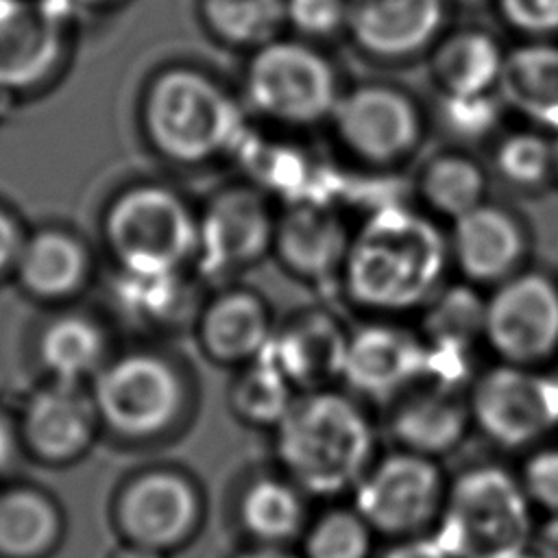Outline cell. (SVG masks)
<instances>
[{
    "mask_svg": "<svg viewBox=\"0 0 558 558\" xmlns=\"http://www.w3.org/2000/svg\"><path fill=\"white\" fill-rule=\"evenodd\" d=\"M427 351L403 318L366 316L349 327L340 384L364 403L388 405L425 377Z\"/></svg>",
    "mask_w": 558,
    "mask_h": 558,
    "instance_id": "15",
    "label": "cell"
},
{
    "mask_svg": "<svg viewBox=\"0 0 558 558\" xmlns=\"http://www.w3.org/2000/svg\"><path fill=\"white\" fill-rule=\"evenodd\" d=\"M207 283L194 268L172 272H113L109 301L135 331L157 338L192 333Z\"/></svg>",
    "mask_w": 558,
    "mask_h": 558,
    "instance_id": "19",
    "label": "cell"
},
{
    "mask_svg": "<svg viewBox=\"0 0 558 558\" xmlns=\"http://www.w3.org/2000/svg\"><path fill=\"white\" fill-rule=\"evenodd\" d=\"M207 501L198 480L181 466L159 464L129 475L113 497V525L122 543L163 554L187 547L201 532Z\"/></svg>",
    "mask_w": 558,
    "mask_h": 558,
    "instance_id": "11",
    "label": "cell"
},
{
    "mask_svg": "<svg viewBox=\"0 0 558 558\" xmlns=\"http://www.w3.org/2000/svg\"><path fill=\"white\" fill-rule=\"evenodd\" d=\"M429 129V111L416 94L395 81L366 78L347 83L325 131L347 166L399 172L418 155Z\"/></svg>",
    "mask_w": 558,
    "mask_h": 558,
    "instance_id": "8",
    "label": "cell"
},
{
    "mask_svg": "<svg viewBox=\"0 0 558 558\" xmlns=\"http://www.w3.org/2000/svg\"><path fill=\"white\" fill-rule=\"evenodd\" d=\"M449 4L451 2H456V4H462V7H473V4H482V2H486V0H447Z\"/></svg>",
    "mask_w": 558,
    "mask_h": 558,
    "instance_id": "49",
    "label": "cell"
},
{
    "mask_svg": "<svg viewBox=\"0 0 558 558\" xmlns=\"http://www.w3.org/2000/svg\"><path fill=\"white\" fill-rule=\"evenodd\" d=\"M469 390L421 379L386 405V432L395 447L442 460L473 432Z\"/></svg>",
    "mask_w": 558,
    "mask_h": 558,
    "instance_id": "21",
    "label": "cell"
},
{
    "mask_svg": "<svg viewBox=\"0 0 558 558\" xmlns=\"http://www.w3.org/2000/svg\"><path fill=\"white\" fill-rule=\"evenodd\" d=\"M484 349L495 362L541 368L558 357V279L525 266L486 292Z\"/></svg>",
    "mask_w": 558,
    "mask_h": 558,
    "instance_id": "13",
    "label": "cell"
},
{
    "mask_svg": "<svg viewBox=\"0 0 558 558\" xmlns=\"http://www.w3.org/2000/svg\"><path fill=\"white\" fill-rule=\"evenodd\" d=\"M22 242H24V233L17 220L7 209L0 207V275H4L15 266Z\"/></svg>",
    "mask_w": 558,
    "mask_h": 558,
    "instance_id": "41",
    "label": "cell"
},
{
    "mask_svg": "<svg viewBox=\"0 0 558 558\" xmlns=\"http://www.w3.org/2000/svg\"><path fill=\"white\" fill-rule=\"evenodd\" d=\"M63 536L57 501L33 486L0 488V558H46Z\"/></svg>",
    "mask_w": 558,
    "mask_h": 558,
    "instance_id": "30",
    "label": "cell"
},
{
    "mask_svg": "<svg viewBox=\"0 0 558 558\" xmlns=\"http://www.w3.org/2000/svg\"><path fill=\"white\" fill-rule=\"evenodd\" d=\"M13 270L22 288L44 301L76 294L92 270L85 244L63 229H41L24 235Z\"/></svg>",
    "mask_w": 558,
    "mask_h": 558,
    "instance_id": "29",
    "label": "cell"
},
{
    "mask_svg": "<svg viewBox=\"0 0 558 558\" xmlns=\"http://www.w3.org/2000/svg\"><path fill=\"white\" fill-rule=\"evenodd\" d=\"M270 442L275 469L327 501L351 495L379 453L368 403L338 386L299 392Z\"/></svg>",
    "mask_w": 558,
    "mask_h": 558,
    "instance_id": "3",
    "label": "cell"
},
{
    "mask_svg": "<svg viewBox=\"0 0 558 558\" xmlns=\"http://www.w3.org/2000/svg\"><path fill=\"white\" fill-rule=\"evenodd\" d=\"M532 547L543 558H558V512L543 514V519L536 521Z\"/></svg>",
    "mask_w": 558,
    "mask_h": 558,
    "instance_id": "42",
    "label": "cell"
},
{
    "mask_svg": "<svg viewBox=\"0 0 558 558\" xmlns=\"http://www.w3.org/2000/svg\"><path fill=\"white\" fill-rule=\"evenodd\" d=\"M536 521L517 469L488 460L449 477L432 532L451 558H514L532 547Z\"/></svg>",
    "mask_w": 558,
    "mask_h": 558,
    "instance_id": "6",
    "label": "cell"
},
{
    "mask_svg": "<svg viewBox=\"0 0 558 558\" xmlns=\"http://www.w3.org/2000/svg\"><path fill=\"white\" fill-rule=\"evenodd\" d=\"M447 0H351L347 41L377 65L425 61L447 31Z\"/></svg>",
    "mask_w": 558,
    "mask_h": 558,
    "instance_id": "16",
    "label": "cell"
},
{
    "mask_svg": "<svg viewBox=\"0 0 558 558\" xmlns=\"http://www.w3.org/2000/svg\"><path fill=\"white\" fill-rule=\"evenodd\" d=\"M100 427L122 442H159L185 427L194 410L187 366L163 349L142 347L111 355L89 388Z\"/></svg>",
    "mask_w": 558,
    "mask_h": 558,
    "instance_id": "5",
    "label": "cell"
},
{
    "mask_svg": "<svg viewBox=\"0 0 558 558\" xmlns=\"http://www.w3.org/2000/svg\"><path fill=\"white\" fill-rule=\"evenodd\" d=\"M506 113L508 109L497 92L482 96L436 94L429 124L442 133L449 146L473 150L480 144H490L504 131Z\"/></svg>",
    "mask_w": 558,
    "mask_h": 558,
    "instance_id": "35",
    "label": "cell"
},
{
    "mask_svg": "<svg viewBox=\"0 0 558 558\" xmlns=\"http://www.w3.org/2000/svg\"><path fill=\"white\" fill-rule=\"evenodd\" d=\"M68 13L52 0H0V92H26L61 63Z\"/></svg>",
    "mask_w": 558,
    "mask_h": 558,
    "instance_id": "20",
    "label": "cell"
},
{
    "mask_svg": "<svg viewBox=\"0 0 558 558\" xmlns=\"http://www.w3.org/2000/svg\"><path fill=\"white\" fill-rule=\"evenodd\" d=\"M517 473L536 512H558V440H545L527 449Z\"/></svg>",
    "mask_w": 558,
    "mask_h": 558,
    "instance_id": "38",
    "label": "cell"
},
{
    "mask_svg": "<svg viewBox=\"0 0 558 558\" xmlns=\"http://www.w3.org/2000/svg\"><path fill=\"white\" fill-rule=\"evenodd\" d=\"M109 558H170L163 551L150 549V547H142V545H133V543H120Z\"/></svg>",
    "mask_w": 558,
    "mask_h": 558,
    "instance_id": "45",
    "label": "cell"
},
{
    "mask_svg": "<svg viewBox=\"0 0 558 558\" xmlns=\"http://www.w3.org/2000/svg\"><path fill=\"white\" fill-rule=\"evenodd\" d=\"M473 432L501 451H521L549 440L558 429V375L493 362L469 386Z\"/></svg>",
    "mask_w": 558,
    "mask_h": 558,
    "instance_id": "10",
    "label": "cell"
},
{
    "mask_svg": "<svg viewBox=\"0 0 558 558\" xmlns=\"http://www.w3.org/2000/svg\"><path fill=\"white\" fill-rule=\"evenodd\" d=\"M349 327L327 307H307L277 323L268 357L296 392L340 384Z\"/></svg>",
    "mask_w": 558,
    "mask_h": 558,
    "instance_id": "23",
    "label": "cell"
},
{
    "mask_svg": "<svg viewBox=\"0 0 558 558\" xmlns=\"http://www.w3.org/2000/svg\"><path fill=\"white\" fill-rule=\"evenodd\" d=\"M377 558H451L434 532L403 536L390 541V545Z\"/></svg>",
    "mask_w": 558,
    "mask_h": 558,
    "instance_id": "40",
    "label": "cell"
},
{
    "mask_svg": "<svg viewBox=\"0 0 558 558\" xmlns=\"http://www.w3.org/2000/svg\"><path fill=\"white\" fill-rule=\"evenodd\" d=\"M277 211L279 205L244 177L211 190L198 203V277L216 288L262 266L272 253Z\"/></svg>",
    "mask_w": 558,
    "mask_h": 558,
    "instance_id": "9",
    "label": "cell"
},
{
    "mask_svg": "<svg viewBox=\"0 0 558 558\" xmlns=\"http://www.w3.org/2000/svg\"><path fill=\"white\" fill-rule=\"evenodd\" d=\"M37 353L52 381L63 384L92 379L111 357L102 325L83 314H63L50 320L41 329Z\"/></svg>",
    "mask_w": 558,
    "mask_h": 558,
    "instance_id": "31",
    "label": "cell"
},
{
    "mask_svg": "<svg viewBox=\"0 0 558 558\" xmlns=\"http://www.w3.org/2000/svg\"><path fill=\"white\" fill-rule=\"evenodd\" d=\"M196 9L209 39L242 54L286 33L283 0H198Z\"/></svg>",
    "mask_w": 558,
    "mask_h": 558,
    "instance_id": "32",
    "label": "cell"
},
{
    "mask_svg": "<svg viewBox=\"0 0 558 558\" xmlns=\"http://www.w3.org/2000/svg\"><path fill=\"white\" fill-rule=\"evenodd\" d=\"M449 475L440 460L399 447L377 453L351 490V506L377 536L403 538L432 532L447 495Z\"/></svg>",
    "mask_w": 558,
    "mask_h": 558,
    "instance_id": "12",
    "label": "cell"
},
{
    "mask_svg": "<svg viewBox=\"0 0 558 558\" xmlns=\"http://www.w3.org/2000/svg\"><path fill=\"white\" fill-rule=\"evenodd\" d=\"M275 329L277 318L268 299L233 281L205 294L192 336L209 364L238 371L268 353Z\"/></svg>",
    "mask_w": 558,
    "mask_h": 558,
    "instance_id": "18",
    "label": "cell"
},
{
    "mask_svg": "<svg viewBox=\"0 0 558 558\" xmlns=\"http://www.w3.org/2000/svg\"><path fill=\"white\" fill-rule=\"evenodd\" d=\"M517 41L558 39V0H490Z\"/></svg>",
    "mask_w": 558,
    "mask_h": 558,
    "instance_id": "39",
    "label": "cell"
},
{
    "mask_svg": "<svg viewBox=\"0 0 558 558\" xmlns=\"http://www.w3.org/2000/svg\"><path fill=\"white\" fill-rule=\"evenodd\" d=\"M447 240L451 270L460 281L484 292L527 266V222L519 211L493 198L453 220Z\"/></svg>",
    "mask_w": 558,
    "mask_h": 558,
    "instance_id": "17",
    "label": "cell"
},
{
    "mask_svg": "<svg viewBox=\"0 0 558 558\" xmlns=\"http://www.w3.org/2000/svg\"><path fill=\"white\" fill-rule=\"evenodd\" d=\"M22 445L20 432L13 427V423L0 412V477L11 469L17 447Z\"/></svg>",
    "mask_w": 558,
    "mask_h": 558,
    "instance_id": "43",
    "label": "cell"
},
{
    "mask_svg": "<svg viewBox=\"0 0 558 558\" xmlns=\"http://www.w3.org/2000/svg\"><path fill=\"white\" fill-rule=\"evenodd\" d=\"M140 131L168 166L203 170L233 161L251 118L238 96L214 72L179 61L161 65L140 98Z\"/></svg>",
    "mask_w": 558,
    "mask_h": 558,
    "instance_id": "2",
    "label": "cell"
},
{
    "mask_svg": "<svg viewBox=\"0 0 558 558\" xmlns=\"http://www.w3.org/2000/svg\"><path fill=\"white\" fill-rule=\"evenodd\" d=\"M375 530L349 504H329L312 514L301 541L303 558H375Z\"/></svg>",
    "mask_w": 558,
    "mask_h": 558,
    "instance_id": "36",
    "label": "cell"
},
{
    "mask_svg": "<svg viewBox=\"0 0 558 558\" xmlns=\"http://www.w3.org/2000/svg\"><path fill=\"white\" fill-rule=\"evenodd\" d=\"M233 519L248 545L292 547L310 519V497L279 469L251 475L233 499Z\"/></svg>",
    "mask_w": 558,
    "mask_h": 558,
    "instance_id": "25",
    "label": "cell"
},
{
    "mask_svg": "<svg viewBox=\"0 0 558 558\" xmlns=\"http://www.w3.org/2000/svg\"><path fill=\"white\" fill-rule=\"evenodd\" d=\"M506 50L484 26L447 28L425 57L427 76L440 96H482L499 87Z\"/></svg>",
    "mask_w": 558,
    "mask_h": 558,
    "instance_id": "27",
    "label": "cell"
},
{
    "mask_svg": "<svg viewBox=\"0 0 558 558\" xmlns=\"http://www.w3.org/2000/svg\"><path fill=\"white\" fill-rule=\"evenodd\" d=\"M52 2L72 15L76 9H109L124 0H52Z\"/></svg>",
    "mask_w": 558,
    "mask_h": 558,
    "instance_id": "46",
    "label": "cell"
},
{
    "mask_svg": "<svg viewBox=\"0 0 558 558\" xmlns=\"http://www.w3.org/2000/svg\"><path fill=\"white\" fill-rule=\"evenodd\" d=\"M497 94L508 113L558 135V39L508 46Z\"/></svg>",
    "mask_w": 558,
    "mask_h": 558,
    "instance_id": "28",
    "label": "cell"
},
{
    "mask_svg": "<svg viewBox=\"0 0 558 558\" xmlns=\"http://www.w3.org/2000/svg\"><path fill=\"white\" fill-rule=\"evenodd\" d=\"M301 135L279 131H255L251 126L235 155L246 181L264 190L277 205L310 196H327L331 166H325L301 142Z\"/></svg>",
    "mask_w": 558,
    "mask_h": 558,
    "instance_id": "24",
    "label": "cell"
},
{
    "mask_svg": "<svg viewBox=\"0 0 558 558\" xmlns=\"http://www.w3.org/2000/svg\"><path fill=\"white\" fill-rule=\"evenodd\" d=\"M296 395L281 371L268 357H262L233 371L227 403L238 423L270 434L283 421Z\"/></svg>",
    "mask_w": 558,
    "mask_h": 558,
    "instance_id": "33",
    "label": "cell"
},
{
    "mask_svg": "<svg viewBox=\"0 0 558 558\" xmlns=\"http://www.w3.org/2000/svg\"><path fill=\"white\" fill-rule=\"evenodd\" d=\"M490 170L473 150L447 146L421 161L410 179L412 203L438 222L451 225L490 198Z\"/></svg>",
    "mask_w": 558,
    "mask_h": 558,
    "instance_id": "26",
    "label": "cell"
},
{
    "mask_svg": "<svg viewBox=\"0 0 558 558\" xmlns=\"http://www.w3.org/2000/svg\"><path fill=\"white\" fill-rule=\"evenodd\" d=\"M102 238L118 270L172 272L194 268L198 203L163 181H137L107 205Z\"/></svg>",
    "mask_w": 558,
    "mask_h": 558,
    "instance_id": "7",
    "label": "cell"
},
{
    "mask_svg": "<svg viewBox=\"0 0 558 558\" xmlns=\"http://www.w3.org/2000/svg\"><path fill=\"white\" fill-rule=\"evenodd\" d=\"M490 177L519 194L554 183V135L536 126L501 131L490 142Z\"/></svg>",
    "mask_w": 558,
    "mask_h": 558,
    "instance_id": "34",
    "label": "cell"
},
{
    "mask_svg": "<svg viewBox=\"0 0 558 558\" xmlns=\"http://www.w3.org/2000/svg\"><path fill=\"white\" fill-rule=\"evenodd\" d=\"M283 4L288 35L320 46L347 37L351 0H283Z\"/></svg>",
    "mask_w": 558,
    "mask_h": 558,
    "instance_id": "37",
    "label": "cell"
},
{
    "mask_svg": "<svg viewBox=\"0 0 558 558\" xmlns=\"http://www.w3.org/2000/svg\"><path fill=\"white\" fill-rule=\"evenodd\" d=\"M231 558H303L292 547H268V545H248L235 551Z\"/></svg>",
    "mask_w": 558,
    "mask_h": 558,
    "instance_id": "44",
    "label": "cell"
},
{
    "mask_svg": "<svg viewBox=\"0 0 558 558\" xmlns=\"http://www.w3.org/2000/svg\"><path fill=\"white\" fill-rule=\"evenodd\" d=\"M554 183L558 185V135H554Z\"/></svg>",
    "mask_w": 558,
    "mask_h": 558,
    "instance_id": "47",
    "label": "cell"
},
{
    "mask_svg": "<svg viewBox=\"0 0 558 558\" xmlns=\"http://www.w3.org/2000/svg\"><path fill=\"white\" fill-rule=\"evenodd\" d=\"M344 87L327 46L283 33L244 54L238 96L264 129L305 135L327 129Z\"/></svg>",
    "mask_w": 558,
    "mask_h": 558,
    "instance_id": "4",
    "label": "cell"
},
{
    "mask_svg": "<svg viewBox=\"0 0 558 558\" xmlns=\"http://www.w3.org/2000/svg\"><path fill=\"white\" fill-rule=\"evenodd\" d=\"M514 558H543L534 547H527L525 551H521V554H517Z\"/></svg>",
    "mask_w": 558,
    "mask_h": 558,
    "instance_id": "48",
    "label": "cell"
},
{
    "mask_svg": "<svg viewBox=\"0 0 558 558\" xmlns=\"http://www.w3.org/2000/svg\"><path fill=\"white\" fill-rule=\"evenodd\" d=\"M100 429L92 395L81 384L50 381L35 390L22 410L20 440L46 464L83 458Z\"/></svg>",
    "mask_w": 558,
    "mask_h": 558,
    "instance_id": "22",
    "label": "cell"
},
{
    "mask_svg": "<svg viewBox=\"0 0 558 558\" xmlns=\"http://www.w3.org/2000/svg\"><path fill=\"white\" fill-rule=\"evenodd\" d=\"M449 270L442 222L405 201L355 225L338 294L364 318H403L432 299Z\"/></svg>",
    "mask_w": 558,
    "mask_h": 558,
    "instance_id": "1",
    "label": "cell"
},
{
    "mask_svg": "<svg viewBox=\"0 0 558 558\" xmlns=\"http://www.w3.org/2000/svg\"><path fill=\"white\" fill-rule=\"evenodd\" d=\"M353 235V220L331 198L292 201L279 205L270 259L296 283L338 294Z\"/></svg>",
    "mask_w": 558,
    "mask_h": 558,
    "instance_id": "14",
    "label": "cell"
}]
</instances>
